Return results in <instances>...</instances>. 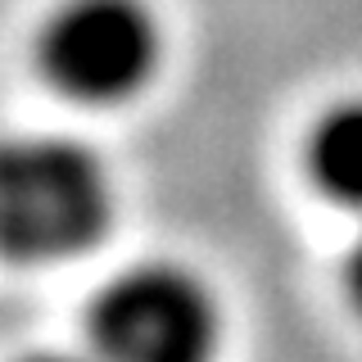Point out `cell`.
I'll use <instances>...</instances> for the list:
<instances>
[{"label":"cell","mask_w":362,"mask_h":362,"mask_svg":"<svg viewBox=\"0 0 362 362\" xmlns=\"http://www.w3.org/2000/svg\"><path fill=\"white\" fill-rule=\"evenodd\" d=\"M303 173L326 204L362 218V95L335 100L303 136Z\"/></svg>","instance_id":"277c9868"},{"label":"cell","mask_w":362,"mask_h":362,"mask_svg":"<svg viewBox=\"0 0 362 362\" xmlns=\"http://www.w3.org/2000/svg\"><path fill=\"white\" fill-rule=\"evenodd\" d=\"M344 299L354 303V313L362 317V235L354 240V249H349V258H344Z\"/></svg>","instance_id":"5b68a950"},{"label":"cell","mask_w":362,"mask_h":362,"mask_svg":"<svg viewBox=\"0 0 362 362\" xmlns=\"http://www.w3.org/2000/svg\"><path fill=\"white\" fill-rule=\"evenodd\" d=\"M23 362H100L95 354H32V358H23Z\"/></svg>","instance_id":"8992f818"},{"label":"cell","mask_w":362,"mask_h":362,"mask_svg":"<svg viewBox=\"0 0 362 362\" xmlns=\"http://www.w3.org/2000/svg\"><path fill=\"white\" fill-rule=\"evenodd\" d=\"M113 231V177L73 136H23L0 163V240L14 263L86 258Z\"/></svg>","instance_id":"6da1fadb"},{"label":"cell","mask_w":362,"mask_h":362,"mask_svg":"<svg viewBox=\"0 0 362 362\" xmlns=\"http://www.w3.org/2000/svg\"><path fill=\"white\" fill-rule=\"evenodd\" d=\"M100 362H218L222 308L181 263H136L100 286L86 313Z\"/></svg>","instance_id":"3957f363"},{"label":"cell","mask_w":362,"mask_h":362,"mask_svg":"<svg viewBox=\"0 0 362 362\" xmlns=\"http://www.w3.org/2000/svg\"><path fill=\"white\" fill-rule=\"evenodd\" d=\"M163 45L150 0H59L37 32V73L73 105L118 109L154 86Z\"/></svg>","instance_id":"7a4b0ae2"}]
</instances>
